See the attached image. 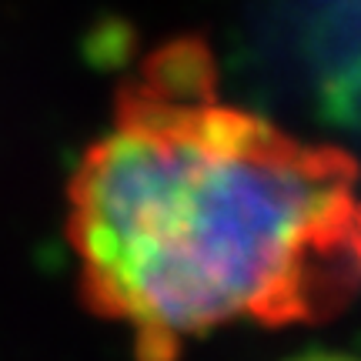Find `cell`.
<instances>
[{"instance_id":"obj_1","label":"cell","mask_w":361,"mask_h":361,"mask_svg":"<svg viewBox=\"0 0 361 361\" xmlns=\"http://www.w3.org/2000/svg\"><path fill=\"white\" fill-rule=\"evenodd\" d=\"M361 168L218 97L214 54H147L67 184L80 298L137 361L234 322L314 324L361 291Z\"/></svg>"},{"instance_id":"obj_2","label":"cell","mask_w":361,"mask_h":361,"mask_svg":"<svg viewBox=\"0 0 361 361\" xmlns=\"http://www.w3.org/2000/svg\"><path fill=\"white\" fill-rule=\"evenodd\" d=\"M301 54L322 84V104L361 84V0H295Z\"/></svg>"},{"instance_id":"obj_3","label":"cell","mask_w":361,"mask_h":361,"mask_svg":"<svg viewBox=\"0 0 361 361\" xmlns=\"http://www.w3.org/2000/svg\"><path fill=\"white\" fill-rule=\"evenodd\" d=\"M324 114L341 121V124H348L355 130H361V84L355 90H348V94H341V97L324 104Z\"/></svg>"},{"instance_id":"obj_4","label":"cell","mask_w":361,"mask_h":361,"mask_svg":"<svg viewBox=\"0 0 361 361\" xmlns=\"http://www.w3.org/2000/svg\"><path fill=\"white\" fill-rule=\"evenodd\" d=\"M291 361H361V358H351V355H328V351H311V355H298Z\"/></svg>"}]
</instances>
